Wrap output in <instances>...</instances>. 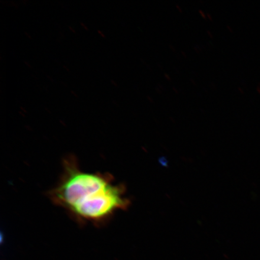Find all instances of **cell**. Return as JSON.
<instances>
[{
  "instance_id": "6da1fadb",
  "label": "cell",
  "mask_w": 260,
  "mask_h": 260,
  "mask_svg": "<svg viewBox=\"0 0 260 260\" xmlns=\"http://www.w3.org/2000/svg\"><path fill=\"white\" fill-rule=\"evenodd\" d=\"M63 167L60 180L48 196L78 222L102 225L129 207L124 185L116 183L111 174L84 172L73 155L64 159Z\"/></svg>"
}]
</instances>
